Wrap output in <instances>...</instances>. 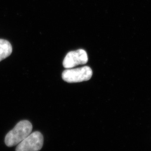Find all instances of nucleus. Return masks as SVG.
Wrapping results in <instances>:
<instances>
[{
  "instance_id": "1",
  "label": "nucleus",
  "mask_w": 151,
  "mask_h": 151,
  "mask_svg": "<svg viewBox=\"0 0 151 151\" xmlns=\"http://www.w3.org/2000/svg\"><path fill=\"white\" fill-rule=\"evenodd\" d=\"M32 129L31 122L28 120L21 121L6 135L4 139L6 145L12 147L18 145L31 134Z\"/></svg>"
},
{
  "instance_id": "2",
  "label": "nucleus",
  "mask_w": 151,
  "mask_h": 151,
  "mask_svg": "<svg viewBox=\"0 0 151 151\" xmlns=\"http://www.w3.org/2000/svg\"><path fill=\"white\" fill-rule=\"evenodd\" d=\"M93 74L92 70L88 66L75 69H67L63 72V80L67 83H79L90 80Z\"/></svg>"
},
{
  "instance_id": "3",
  "label": "nucleus",
  "mask_w": 151,
  "mask_h": 151,
  "mask_svg": "<svg viewBox=\"0 0 151 151\" xmlns=\"http://www.w3.org/2000/svg\"><path fill=\"white\" fill-rule=\"evenodd\" d=\"M43 145V137L40 132H31L18 144L16 151H39Z\"/></svg>"
},
{
  "instance_id": "4",
  "label": "nucleus",
  "mask_w": 151,
  "mask_h": 151,
  "mask_svg": "<svg viewBox=\"0 0 151 151\" xmlns=\"http://www.w3.org/2000/svg\"><path fill=\"white\" fill-rule=\"evenodd\" d=\"M88 61L87 52L84 50L71 51L66 55L63 61V65L67 69L72 68L80 64H85Z\"/></svg>"
},
{
  "instance_id": "5",
  "label": "nucleus",
  "mask_w": 151,
  "mask_h": 151,
  "mask_svg": "<svg viewBox=\"0 0 151 151\" xmlns=\"http://www.w3.org/2000/svg\"><path fill=\"white\" fill-rule=\"evenodd\" d=\"M12 52L10 42L4 39H0V61L9 57Z\"/></svg>"
}]
</instances>
